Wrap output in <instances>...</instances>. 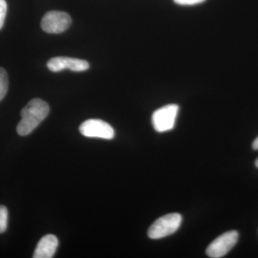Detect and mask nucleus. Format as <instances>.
Masks as SVG:
<instances>
[{
  "label": "nucleus",
  "instance_id": "nucleus-1",
  "mask_svg": "<svg viewBox=\"0 0 258 258\" xmlns=\"http://www.w3.org/2000/svg\"><path fill=\"white\" fill-rule=\"evenodd\" d=\"M50 112V106L40 98H35L29 102L20 113L21 120L17 126L20 136L31 134L45 120Z\"/></svg>",
  "mask_w": 258,
  "mask_h": 258
},
{
  "label": "nucleus",
  "instance_id": "nucleus-2",
  "mask_svg": "<svg viewBox=\"0 0 258 258\" xmlns=\"http://www.w3.org/2000/svg\"><path fill=\"white\" fill-rule=\"evenodd\" d=\"M182 221V217L178 213H171L164 215L156 220L149 227L148 236L151 239L164 238L172 235L179 228Z\"/></svg>",
  "mask_w": 258,
  "mask_h": 258
},
{
  "label": "nucleus",
  "instance_id": "nucleus-3",
  "mask_svg": "<svg viewBox=\"0 0 258 258\" xmlns=\"http://www.w3.org/2000/svg\"><path fill=\"white\" fill-rule=\"evenodd\" d=\"M179 109L177 105L169 104L154 111L152 118L154 129L159 133L172 130L175 125Z\"/></svg>",
  "mask_w": 258,
  "mask_h": 258
},
{
  "label": "nucleus",
  "instance_id": "nucleus-4",
  "mask_svg": "<svg viewBox=\"0 0 258 258\" xmlns=\"http://www.w3.org/2000/svg\"><path fill=\"white\" fill-rule=\"evenodd\" d=\"M238 238L239 234L237 231L231 230L225 232L210 244L207 248V254L212 258L224 257L233 248Z\"/></svg>",
  "mask_w": 258,
  "mask_h": 258
},
{
  "label": "nucleus",
  "instance_id": "nucleus-5",
  "mask_svg": "<svg viewBox=\"0 0 258 258\" xmlns=\"http://www.w3.org/2000/svg\"><path fill=\"white\" fill-rule=\"evenodd\" d=\"M82 135L89 138H100L111 140L115 137L114 129L109 123L101 119H89L80 125Z\"/></svg>",
  "mask_w": 258,
  "mask_h": 258
},
{
  "label": "nucleus",
  "instance_id": "nucleus-6",
  "mask_svg": "<svg viewBox=\"0 0 258 258\" xmlns=\"http://www.w3.org/2000/svg\"><path fill=\"white\" fill-rule=\"evenodd\" d=\"M72 23L71 16L64 12L50 11L44 15L41 28L47 33L59 34L66 31Z\"/></svg>",
  "mask_w": 258,
  "mask_h": 258
},
{
  "label": "nucleus",
  "instance_id": "nucleus-7",
  "mask_svg": "<svg viewBox=\"0 0 258 258\" xmlns=\"http://www.w3.org/2000/svg\"><path fill=\"white\" fill-rule=\"evenodd\" d=\"M47 68L52 72H60L69 69L74 72H82L89 69L87 61L69 57H55L50 59L47 63Z\"/></svg>",
  "mask_w": 258,
  "mask_h": 258
},
{
  "label": "nucleus",
  "instance_id": "nucleus-8",
  "mask_svg": "<svg viewBox=\"0 0 258 258\" xmlns=\"http://www.w3.org/2000/svg\"><path fill=\"white\" fill-rule=\"evenodd\" d=\"M58 247V240L53 235H47L39 241L35 252L34 258H52Z\"/></svg>",
  "mask_w": 258,
  "mask_h": 258
},
{
  "label": "nucleus",
  "instance_id": "nucleus-9",
  "mask_svg": "<svg viewBox=\"0 0 258 258\" xmlns=\"http://www.w3.org/2000/svg\"><path fill=\"white\" fill-rule=\"evenodd\" d=\"M9 80L7 71L3 68H0V101L5 98L8 91Z\"/></svg>",
  "mask_w": 258,
  "mask_h": 258
},
{
  "label": "nucleus",
  "instance_id": "nucleus-10",
  "mask_svg": "<svg viewBox=\"0 0 258 258\" xmlns=\"http://www.w3.org/2000/svg\"><path fill=\"white\" fill-rule=\"evenodd\" d=\"M8 210L4 205H0V233H3L8 228Z\"/></svg>",
  "mask_w": 258,
  "mask_h": 258
},
{
  "label": "nucleus",
  "instance_id": "nucleus-11",
  "mask_svg": "<svg viewBox=\"0 0 258 258\" xmlns=\"http://www.w3.org/2000/svg\"><path fill=\"white\" fill-rule=\"evenodd\" d=\"M8 5L5 0H0V29L4 25L5 17L7 14Z\"/></svg>",
  "mask_w": 258,
  "mask_h": 258
},
{
  "label": "nucleus",
  "instance_id": "nucleus-12",
  "mask_svg": "<svg viewBox=\"0 0 258 258\" xmlns=\"http://www.w3.org/2000/svg\"><path fill=\"white\" fill-rule=\"evenodd\" d=\"M205 1L206 0H174L176 4L182 5V6H192V5L201 4Z\"/></svg>",
  "mask_w": 258,
  "mask_h": 258
},
{
  "label": "nucleus",
  "instance_id": "nucleus-13",
  "mask_svg": "<svg viewBox=\"0 0 258 258\" xmlns=\"http://www.w3.org/2000/svg\"><path fill=\"white\" fill-rule=\"evenodd\" d=\"M252 148L254 150H258V137L254 139L253 143H252Z\"/></svg>",
  "mask_w": 258,
  "mask_h": 258
},
{
  "label": "nucleus",
  "instance_id": "nucleus-14",
  "mask_svg": "<svg viewBox=\"0 0 258 258\" xmlns=\"http://www.w3.org/2000/svg\"><path fill=\"white\" fill-rule=\"evenodd\" d=\"M254 164H255L256 167L258 168V158L256 159L255 162H254Z\"/></svg>",
  "mask_w": 258,
  "mask_h": 258
}]
</instances>
